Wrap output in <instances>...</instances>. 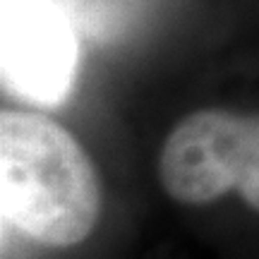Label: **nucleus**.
<instances>
[{
    "label": "nucleus",
    "mask_w": 259,
    "mask_h": 259,
    "mask_svg": "<svg viewBox=\"0 0 259 259\" xmlns=\"http://www.w3.org/2000/svg\"><path fill=\"white\" fill-rule=\"evenodd\" d=\"M3 221L48 247H72L101 219V178L60 122L34 111L0 113Z\"/></svg>",
    "instance_id": "obj_1"
},
{
    "label": "nucleus",
    "mask_w": 259,
    "mask_h": 259,
    "mask_svg": "<svg viewBox=\"0 0 259 259\" xmlns=\"http://www.w3.org/2000/svg\"><path fill=\"white\" fill-rule=\"evenodd\" d=\"M156 170L178 204L202 206L238 192L259 211V115L223 108L187 113L163 139Z\"/></svg>",
    "instance_id": "obj_2"
},
{
    "label": "nucleus",
    "mask_w": 259,
    "mask_h": 259,
    "mask_svg": "<svg viewBox=\"0 0 259 259\" xmlns=\"http://www.w3.org/2000/svg\"><path fill=\"white\" fill-rule=\"evenodd\" d=\"M3 87L19 101L53 108L77 74V27L58 0H0Z\"/></svg>",
    "instance_id": "obj_3"
},
{
    "label": "nucleus",
    "mask_w": 259,
    "mask_h": 259,
    "mask_svg": "<svg viewBox=\"0 0 259 259\" xmlns=\"http://www.w3.org/2000/svg\"><path fill=\"white\" fill-rule=\"evenodd\" d=\"M84 36L115 44L142 27L158 0H58Z\"/></svg>",
    "instance_id": "obj_4"
}]
</instances>
